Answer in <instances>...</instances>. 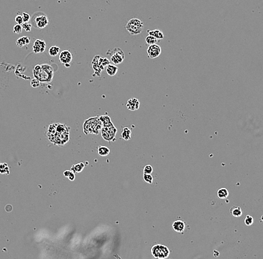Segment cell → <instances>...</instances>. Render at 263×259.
Instances as JSON below:
<instances>
[{
  "mask_svg": "<svg viewBox=\"0 0 263 259\" xmlns=\"http://www.w3.org/2000/svg\"><path fill=\"white\" fill-rule=\"evenodd\" d=\"M144 180L146 183L149 184H152V182H153V177L152 176V175H148V174H144L143 176Z\"/></svg>",
  "mask_w": 263,
  "mask_h": 259,
  "instance_id": "cell-27",
  "label": "cell"
},
{
  "mask_svg": "<svg viewBox=\"0 0 263 259\" xmlns=\"http://www.w3.org/2000/svg\"><path fill=\"white\" fill-rule=\"evenodd\" d=\"M85 166V164L84 163H77V164H75L73 165V166H72L70 170L74 173H79L84 169Z\"/></svg>",
  "mask_w": 263,
  "mask_h": 259,
  "instance_id": "cell-19",
  "label": "cell"
},
{
  "mask_svg": "<svg viewBox=\"0 0 263 259\" xmlns=\"http://www.w3.org/2000/svg\"><path fill=\"white\" fill-rule=\"evenodd\" d=\"M144 40H145L146 44H148L149 46L152 45V44H156L158 41V40L156 38V37L151 36V35H148V36L146 37Z\"/></svg>",
  "mask_w": 263,
  "mask_h": 259,
  "instance_id": "cell-26",
  "label": "cell"
},
{
  "mask_svg": "<svg viewBox=\"0 0 263 259\" xmlns=\"http://www.w3.org/2000/svg\"><path fill=\"white\" fill-rule=\"evenodd\" d=\"M107 55H110V62H112L114 64H119L123 62L124 60L125 55L123 51L121 49L116 47L112 49L108 50L106 52Z\"/></svg>",
  "mask_w": 263,
  "mask_h": 259,
  "instance_id": "cell-4",
  "label": "cell"
},
{
  "mask_svg": "<svg viewBox=\"0 0 263 259\" xmlns=\"http://www.w3.org/2000/svg\"><path fill=\"white\" fill-rule=\"evenodd\" d=\"M173 228L176 232H182L186 228V223L182 220H176L173 223Z\"/></svg>",
  "mask_w": 263,
  "mask_h": 259,
  "instance_id": "cell-13",
  "label": "cell"
},
{
  "mask_svg": "<svg viewBox=\"0 0 263 259\" xmlns=\"http://www.w3.org/2000/svg\"><path fill=\"white\" fill-rule=\"evenodd\" d=\"M126 28L130 35H136L141 34L143 31L144 23L139 19H132L127 22Z\"/></svg>",
  "mask_w": 263,
  "mask_h": 259,
  "instance_id": "cell-3",
  "label": "cell"
},
{
  "mask_svg": "<svg viewBox=\"0 0 263 259\" xmlns=\"http://www.w3.org/2000/svg\"><path fill=\"white\" fill-rule=\"evenodd\" d=\"M147 52L150 59H156V58L159 57L160 54L162 53V49H161L160 46L157 45L156 44H152V45L149 46Z\"/></svg>",
  "mask_w": 263,
  "mask_h": 259,
  "instance_id": "cell-7",
  "label": "cell"
},
{
  "mask_svg": "<svg viewBox=\"0 0 263 259\" xmlns=\"http://www.w3.org/2000/svg\"><path fill=\"white\" fill-rule=\"evenodd\" d=\"M97 153L100 156L106 157L110 154V149L106 146H99L97 148Z\"/></svg>",
  "mask_w": 263,
  "mask_h": 259,
  "instance_id": "cell-18",
  "label": "cell"
},
{
  "mask_svg": "<svg viewBox=\"0 0 263 259\" xmlns=\"http://www.w3.org/2000/svg\"><path fill=\"white\" fill-rule=\"evenodd\" d=\"M22 17H23V20L24 23H28V22L30 20V15L28 14L23 13V15H22Z\"/></svg>",
  "mask_w": 263,
  "mask_h": 259,
  "instance_id": "cell-34",
  "label": "cell"
},
{
  "mask_svg": "<svg viewBox=\"0 0 263 259\" xmlns=\"http://www.w3.org/2000/svg\"><path fill=\"white\" fill-rule=\"evenodd\" d=\"M100 57V56H95V57L94 58V59H93V61H92V67H93V68H94V70L95 71V73L94 74V76H100L102 71H103V68H101V66L100 65V63H99Z\"/></svg>",
  "mask_w": 263,
  "mask_h": 259,
  "instance_id": "cell-11",
  "label": "cell"
},
{
  "mask_svg": "<svg viewBox=\"0 0 263 259\" xmlns=\"http://www.w3.org/2000/svg\"><path fill=\"white\" fill-rule=\"evenodd\" d=\"M109 59H108L107 58H104V57H100L99 59V63H100V65L101 66V68H103V69H104L105 68H106L107 66L109 64Z\"/></svg>",
  "mask_w": 263,
  "mask_h": 259,
  "instance_id": "cell-25",
  "label": "cell"
},
{
  "mask_svg": "<svg viewBox=\"0 0 263 259\" xmlns=\"http://www.w3.org/2000/svg\"><path fill=\"white\" fill-rule=\"evenodd\" d=\"M70 170H66V171L64 172V175L66 177V178H67V177L69 176L70 173Z\"/></svg>",
  "mask_w": 263,
  "mask_h": 259,
  "instance_id": "cell-36",
  "label": "cell"
},
{
  "mask_svg": "<svg viewBox=\"0 0 263 259\" xmlns=\"http://www.w3.org/2000/svg\"><path fill=\"white\" fill-rule=\"evenodd\" d=\"M22 27L26 32H30L32 30V25L29 23H23Z\"/></svg>",
  "mask_w": 263,
  "mask_h": 259,
  "instance_id": "cell-32",
  "label": "cell"
},
{
  "mask_svg": "<svg viewBox=\"0 0 263 259\" xmlns=\"http://www.w3.org/2000/svg\"><path fill=\"white\" fill-rule=\"evenodd\" d=\"M100 119L101 122L103 123V127H109V126L114 125L111 118H110V117L108 116V115H101V116H100Z\"/></svg>",
  "mask_w": 263,
  "mask_h": 259,
  "instance_id": "cell-17",
  "label": "cell"
},
{
  "mask_svg": "<svg viewBox=\"0 0 263 259\" xmlns=\"http://www.w3.org/2000/svg\"><path fill=\"white\" fill-rule=\"evenodd\" d=\"M30 41H31V40H30V37L28 36H23L20 37V38H18L17 40V46H18L19 47H24V46L27 45V44H28L30 43Z\"/></svg>",
  "mask_w": 263,
  "mask_h": 259,
  "instance_id": "cell-14",
  "label": "cell"
},
{
  "mask_svg": "<svg viewBox=\"0 0 263 259\" xmlns=\"http://www.w3.org/2000/svg\"><path fill=\"white\" fill-rule=\"evenodd\" d=\"M15 22L17 23V24H19V25H23V23H24L23 22V17H22V15H17V16L15 17Z\"/></svg>",
  "mask_w": 263,
  "mask_h": 259,
  "instance_id": "cell-33",
  "label": "cell"
},
{
  "mask_svg": "<svg viewBox=\"0 0 263 259\" xmlns=\"http://www.w3.org/2000/svg\"><path fill=\"white\" fill-rule=\"evenodd\" d=\"M0 174L2 175H9L10 168L6 163H0Z\"/></svg>",
  "mask_w": 263,
  "mask_h": 259,
  "instance_id": "cell-23",
  "label": "cell"
},
{
  "mask_svg": "<svg viewBox=\"0 0 263 259\" xmlns=\"http://www.w3.org/2000/svg\"><path fill=\"white\" fill-rule=\"evenodd\" d=\"M60 52H61L60 47H57V46H52V47H51L50 49H49V54H50V56H52V57L58 55Z\"/></svg>",
  "mask_w": 263,
  "mask_h": 259,
  "instance_id": "cell-24",
  "label": "cell"
},
{
  "mask_svg": "<svg viewBox=\"0 0 263 259\" xmlns=\"http://www.w3.org/2000/svg\"><path fill=\"white\" fill-rule=\"evenodd\" d=\"M261 221H262V223H263V215L262 216V217H261Z\"/></svg>",
  "mask_w": 263,
  "mask_h": 259,
  "instance_id": "cell-37",
  "label": "cell"
},
{
  "mask_svg": "<svg viewBox=\"0 0 263 259\" xmlns=\"http://www.w3.org/2000/svg\"><path fill=\"white\" fill-rule=\"evenodd\" d=\"M131 135H132L131 130L128 128V127H124L123 130V131H122L121 137L123 138L124 140L128 141L131 139V136H132Z\"/></svg>",
  "mask_w": 263,
  "mask_h": 259,
  "instance_id": "cell-20",
  "label": "cell"
},
{
  "mask_svg": "<svg viewBox=\"0 0 263 259\" xmlns=\"http://www.w3.org/2000/svg\"><path fill=\"white\" fill-rule=\"evenodd\" d=\"M106 70L107 74L109 75L110 76H115L117 73H118V68L117 67V66L115 65V64H109L106 67Z\"/></svg>",
  "mask_w": 263,
  "mask_h": 259,
  "instance_id": "cell-15",
  "label": "cell"
},
{
  "mask_svg": "<svg viewBox=\"0 0 263 259\" xmlns=\"http://www.w3.org/2000/svg\"><path fill=\"white\" fill-rule=\"evenodd\" d=\"M254 222V219L252 216L250 215H247L244 218V223H245L246 226H250L251 225H253V223Z\"/></svg>",
  "mask_w": 263,
  "mask_h": 259,
  "instance_id": "cell-28",
  "label": "cell"
},
{
  "mask_svg": "<svg viewBox=\"0 0 263 259\" xmlns=\"http://www.w3.org/2000/svg\"><path fill=\"white\" fill-rule=\"evenodd\" d=\"M73 59V56L71 52L69 50H63L60 52L59 55V61L62 63L63 64H70Z\"/></svg>",
  "mask_w": 263,
  "mask_h": 259,
  "instance_id": "cell-10",
  "label": "cell"
},
{
  "mask_svg": "<svg viewBox=\"0 0 263 259\" xmlns=\"http://www.w3.org/2000/svg\"><path fill=\"white\" fill-rule=\"evenodd\" d=\"M70 171H71V170H70ZM75 178H76V176H75V173L71 171V172H70V173L69 176L67 177V178H68L69 180H70V181H73V180H75Z\"/></svg>",
  "mask_w": 263,
  "mask_h": 259,
  "instance_id": "cell-35",
  "label": "cell"
},
{
  "mask_svg": "<svg viewBox=\"0 0 263 259\" xmlns=\"http://www.w3.org/2000/svg\"><path fill=\"white\" fill-rule=\"evenodd\" d=\"M217 195H218V197L219 198V199H227L229 195V192L228 190H227V189L220 188L219 190H218V191H217Z\"/></svg>",
  "mask_w": 263,
  "mask_h": 259,
  "instance_id": "cell-21",
  "label": "cell"
},
{
  "mask_svg": "<svg viewBox=\"0 0 263 259\" xmlns=\"http://www.w3.org/2000/svg\"><path fill=\"white\" fill-rule=\"evenodd\" d=\"M103 125L100 117H92L85 121L83 124V131L86 135L98 134L101 131Z\"/></svg>",
  "mask_w": 263,
  "mask_h": 259,
  "instance_id": "cell-2",
  "label": "cell"
},
{
  "mask_svg": "<svg viewBox=\"0 0 263 259\" xmlns=\"http://www.w3.org/2000/svg\"><path fill=\"white\" fill-rule=\"evenodd\" d=\"M65 66H66V67H70V64H65Z\"/></svg>",
  "mask_w": 263,
  "mask_h": 259,
  "instance_id": "cell-38",
  "label": "cell"
},
{
  "mask_svg": "<svg viewBox=\"0 0 263 259\" xmlns=\"http://www.w3.org/2000/svg\"><path fill=\"white\" fill-rule=\"evenodd\" d=\"M46 42L43 40H40V39H37L35 42H34L33 47V52L35 53H40V52H44L46 49Z\"/></svg>",
  "mask_w": 263,
  "mask_h": 259,
  "instance_id": "cell-9",
  "label": "cell"
},
{
  "mask_svg": "<svg viewBox=\"0 0 263 259\" xmlns=\"http://www.w3.org/2000/svg\"><path fill=\"white\" fill-rule=\"evenodd\" d=\"M230 213H231L232 215L235 216V217H240V216L242 215V209H241L240 207H238V206H234V207H231Z\"/></svg>",
  "mask_w": 263,
  "mask_h": 259,
  "instance_id": "cell-22",
  "label": "cell"
},
{
  "mask_svg": "<svg viewBox=\"0 0 263 259\" xmlns=\"http://www.w3.org/2000/svg\"><path fill=\"white\" fill-rule=\"evenodd\" d=\"M49 24V20L45 14H40L35 18V25L37 28L43 29Z\"/></svg>",
  "mask_w": 263,
  "mask_h": 259,
  "instance_id": "cell-8",
  "label": "cell"
},
{
  "mask_svg": "<svg viewBox=\"0 0 263 259\" xmlns=\"http://www.w3.org/2000/svg\"><path fill=\"white\" fill-rule=\"evenodd\" d=\"M152 172H153V168L150 165H147L144 166V174H148V175H152Z\"/></svg>",
  "mask_w": 263,
  "mask_h": 259,
  "instance_id": "cell-29",
  "label": "cell"
},
{
  "mask_svg": "<svg viewBox=\"0 0 263 259\" xmlns=\"http://www.w3.org/2000/svg\"><path fill=\"white\" fill-rule=\"evenodd\" d=\"M117 130L115 126H109V127H103L100 133L102 137L105 139V140L108 141V142H114L115 139V136L117 133Z\"/></svg>",
  "mask_w": 263,
  "mask_h": 259,
  "instance_id": "cell-6",
  "label": "cell"
},
{
  "mask_svg": "<svg viewBox=\"0 0 263 259\" xmlns=\"http://www.w3.org/2000/svg\"><path fill=\"white\" fill-rule=\"evenodd\" d=\"M40 86V82L38 80V79H35V78H34L33 79H32L31 80V86L32 88H38L39 86Z\"/></svg>",
  "mask_w": 263,
  "mask_h": 259,
  "instance_id": "cell-31",
  "label": "cell"
},
{
  "mask_svg": "<svg viewBox=\"0 0 263 259\" xmlns=\"http://www.w3.org/2000/svg\"><path fill=\"white\" fill-rule=\"evenodd\" d=\"M151 253L154 258L158 259H164L169 256L170 250L167 246L164 245L157 244L152 247Z\"/></svg>",
  "mask_w": 263,
  "mask_h": 259,
  "instance_id": "cell-5",
  "label": "cell"
},
{
  "mask_svg": "<svg viewBox=\"0 0 263 259\" xmlns=\"http://www.w3.org/2000/svg\"><path fill=\"white\" fill-rule=\"evenodd\" d=\"M140 107V102L137 98H131L127 101L126 108L131 111H135Z\"/></svg>",
  "mask_w": 263,
  "mask_h": 259,
  "instance_id": "cell-12",
  "label": "cell"
},
{
  "mask_svg": "<svg viewBox=\"0 0 263 259\" xmlns=\"http://www.w3.org/2000/svg\"><path fill=\"white\" fill-rule=\"evenodd\" d=\"M147 32H148L149 35H151V36L156 37L157 40H162V39L164 38V35H163L162 32L159 29L151 30V31L150 30H148Z\"/></svg>",
  "mask_w": 263,
  "mask_h": 259,
  "instance_id": "cell-16",
  "label": "cell"
},
{
  "mask_svg": "<svg viewBox=\"0 0 263 259\" xmlns=\"http://www.w3.org/2000/svg\"><path fill=\"white\" fill-rule=\"evenodd\" d=\"M22 31H23V27H22L21 25L17 24L13 26V32H14L15 34H20L22 32Z\"/></svg>",
  "mask_w": 263,
  "mask_h": 259,
  "instance_id": "cell-30",
  "label": "cell"
},
{
  "mask_svg": "<svg viewBox=\"0 0 263 259\" xmlns=\"http://www.w3.org/2000/svg\"><path fill=\"white\" fill-rule=\"evenodd\" d=\"M33 75L40 83H50L53 79L54 70L48 64H38L34 68Z\"/></svg>",
  "mask_w": 263,
  "mask_h": 259,
  "instance_id": "cell-1",
  "label": "cell"
}]
</instances>
